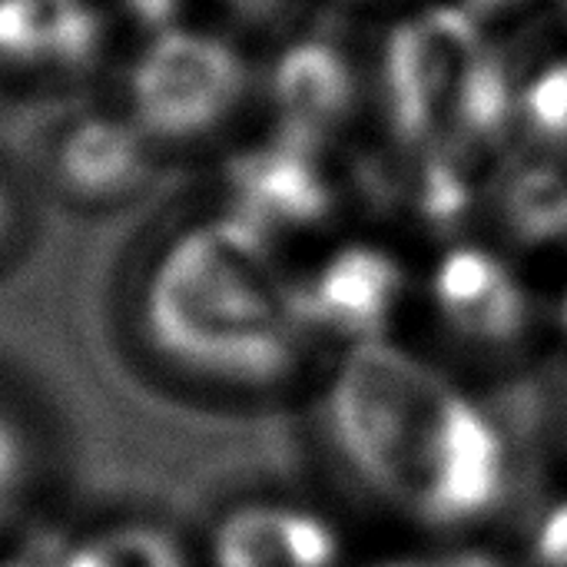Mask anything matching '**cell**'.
<instances>
[{
	"mask_svg": "<svg viewBox=\"0 0 567 567\" xmlns=\"http://www.w3.org/2000/svg\"><path fill=\"white\" fill-rule=\"evenodd\" d=\"M478 402L439 365L392 349L346 352L322 432L346 475L419 528L462 535L505 502L508 465Z\"/></svg>",
	"mask_w": 567,
	"mask_h": 567,
	"instance_id": "6da1fadb",
	"label": "cell"
},
{
	"mask_svg": "<svg viewBox=\"0 0 567 567\" xmlns=\"http://www.w3.org/2000/svg\"><path fill=\"white\" fill-rule=\"evenodd\" d=\"M140 329L179 375L223 392H266L289 382L309 346L296 276L272 239L236 216L176 233L150 262Z\"/></svg>",
	"mask_w": 567,
	"mask_h": 567,
	"instance_id": "7a4b0ae2",
	"label": "cell"
},
{
	"mask_svg": "<svg viewBox=\"0 0 567 567\" xmlns=\"http://www.w3.org/2000/svg\"><path fill=\"white\" fill-rule=\"evenodd\" d=\"M422 302L442 352L455 362L452 379H462L465 369L482 375L515 369L538 346L542 312L502 256L442 259L422 286Z\"/></svg>",
	"mask_w": 567,
	"mask_h": 567,
	"instance_id": "3957f363",
	"label": "cell"
},
{
	"mask_svg": "<svg viewBox=\"0 0 567 567\" xmlns=\"http://www.w3.org/2000/svg\"><path fill=\"white\" fill-rule=\"evenodd\" d=\"M249 70L236 47L209 33H166L126 80V116L150 143H196L243 106Z\"/></svg>",
	"mask_w": 567,
	"mask_h": 567,
	"instance_id": "277c9868",
	"label": "cell"
},
{
	"mask_svg": "<svg viewBox=\"0 0 567 567\" xmlns=\"http://www.w3.org/2000/svg\"><path fill=\"white\" fill-rule=\"evenodd\" d=\"M409 292L392 256L365 246L332 252L306 282H296L309 339L322 332L346 342L349 352L379 346L395 302H409Z\"/></svg>",
	"mask_w": 567,
	"mask_h": 567,
	"instance_id": "5b68a950",
	"label": "cell"
},
{
	"mask_svg": "<svg viewBox=\"0 0 567 567\" xmlns=\"http://www.w3.org/2000/svg\"><path fill=\"white\" fill-rule=\"evenodd\" d=\"M150 136L123 116H86L73 123L53 153L56 179L83 203H113L136 193L153 163Z\"/></svg>",
	"mask_w": 567,
	"mask_h": 567,
	"instance_id": "8992f818",
	"label": "cell"
},
{
	"mask_svg": "<svg viewBox=\"0 0 567 567\" xmlns=\"http://www.w3.org/2000/svg\"><path fill=\"white\" fill-rule=\"evenodd\" d=\"M33 475V449L23 425L0 405V515L23 495Z\"/></svg>",
	"mask_w": 567,
	"mask_h": 567,
	"instance_id": "52a82bcc",
	"label": "cell"
},
{
	"mask_svg": "<svg viewBox=\"0 0 567 567\" xmlns=\"http://www.w3.org/2000/svg\"><path fill=\"white\" fill-rule=\"evenodd\" d=\"M532 567H567V498L555 502L535 525Z\"/></svg>",
	"mask_w": 567,
	"mask_h": 567,
	"instance_id": "ba28073f",
	"label": "cell"
},
{
	"mask_svg": "<svg viewBox=\"0 0 567 567\" xmlns=\"http://www.w3.org/2000/svg\"><path fill=\"white\" fill-rule=\"evenodd\" d=\"M20 229H23L20 199H17V193L0 179V262H3V256L17 246Z\"/></svg>",
	"mask_w": 567,
	"mask_h": 567,
	"instance_id": "9c48e42d",
	"label": "cell"
},
{
	"mask_svg": "<svg viewBox=\"0 0 567 567\" xmlns=\"http://www.w3.org/2000/svg\"><path fill=\"white\" fill-rule=\"evenodd\" d=\"M445 567H512L508 561L495 558V555H485V551H458Z\"/></svg>",
	"mask_w": 567,
	"mask_h": 567,
	"instance_id": "30bf717a",
	"label": "cell"
}]
</instances>
